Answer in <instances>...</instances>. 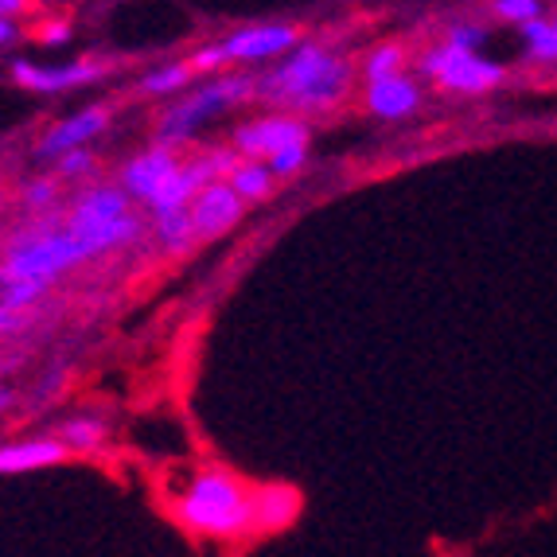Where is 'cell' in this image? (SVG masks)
Instances as JSON below:
<instances>
[{
    "label": "cell",
    "instance_id": "cell-2",
    "mask_svg": "<svg viewBox=\"0 0 557 557\" xmlns=\"http://www.w3.org/2000/svg\"><path fill=\"white\" fill-rule=\"evenodd\" d=\"M180 527L214 542L253 534V487L226 468H199L172 503Z\"/></svg>",
    "mask_w": 557,
    "mask_h": 557
},
{
    "label": "cell",
    "instance_id": "cell-12",
    "mask_svg": "<svg viewBox=\"0 0 557 557\" xmlns=\"http://www.w3.org/2000/svg\"><path fill=\"white\" fill-rule=\"evenodd\" d=\"M110 106H86V110H75L59 117L55 125H47V133L36 140V157L39 160H55L71 149H83V145H94V140L102 137L110 129Z\"/></svg>",
    "mask_w": 557,
    "mask_h": 557
},
{
    "label": "cell",
    "instance_id": "cell-25",
    "mask_svg": "<svg viewBox=\"0 0 557 557\" xmlns=\"http://www.w3.org/2000/svg\"><path fill=\"white\" fill-rule=\"evenodd\" d=\"M36 36L44 39L47 47H59L71 39V24H66V20H47L44 28H36Z\"/></svg>",
    "mask_w": 557,
    "mask_h": 557
},
{
    "label": "cell",
    "instance_id": "cell-3",
    "mask_svg": "<svg viewBox=\"0 0 557 557\" xmlns=\"http://www.w3.org/2000/svg\"><path fill=\"white\" fill-rule=\"evenodd\" d=\"M90 258L94 253L86 250V242L75 231H66L55 207V211L36 214L32 226H24V231H16L4 242V250H0V285H9V281L51 285L55 277H63V273H71Z\"/></svg>",
    "mask_w": 557,
    "mask_h": 557
},
{
    "label": "cell",
    "instance_id": "cell-14",
    "mask_svg": "<svg viewBox=\"0 0 557 557\" xmlns=\"http://www.w3.org/2000/svg\"><path fill=\"white\" fill-rule=\"evenodd\" d=\"M300 515V495L285 483H261L253 487V534H277L293 527Z\"/></svg>",
    "mask_w": 557,
    "mask_h": 557
},
{
    "label": "cell",
    "instance_id": "cell-17",
    "mask_svg": "<svg viewBox=\"0 0 557 557\" xmlns=\"http://www.w3.org/2000/svg\"><path fill=\"white\" fill-rule=\"evenodd\" d=\"M152 234H157V246L172 258L187 253L199 242L196 226H191V211L187 207H168V211H152Z\"/></svg>",
    "mask_w": 557,
    "mask_h": 557
},
{
    "label": "cell",
    "instance_id": "cell-9",
    "mask_svg": "<svg viewBox=\"0 0 557 557\" xmlns=\"http://www.w3.org/2000/svg\"><path fill=\"white\" fill-rule=\"evenodd\" d=\"M180 152L176 145H164V140H152L149 149H140L137 157H129L125 164H121V176L117 184L125 187V196L133 199V203L149 207L152 196H157L160 187L172 180V172L180 168Z\"/></svg>",
    "mask_w": 557,
    "mask_h": 557
},
{
    "label": "cell",
    "instance_id": "cell-23",
    "mask_svg": "<svg viewBox=\"0 0 557 557\" xmlns=\"http://www.w3.org/2000/svg\"><path fill=\"white\" fill-rule=\"evenodd\" d=\"M492 12L503 24H527V20L542 16V0H492Z\"/></svg>",
    "mask_w": 557,
    "mask_h": 557
},
{
    "label": "cell",
    "instance_id": "cell-1",
    "mask_svg": "<svg viewBox=\"0 0 557 557\" xmlns=\"http://www.w3.org/2000/svg\"><path fill=\"white\" fill-rule=\"evenodd\" d=\"M253 86H258V102H265L270 110L320 117L351 98L355 63L320 39H297L285 55L273 59L270 71L253 78Z\"/></svg>",
    "mask_w": 557,
    "mask_h": 557
},
{
    "label": "cell",
    "instance_id": "cell-18",
    "mask_svg": "<svg viewBox=\"0 0 557 557\" xmlns=\"http://www.w3.org/2000/svg\"><path fill=\"white\" fill-rule=\"evenodd\" d=\"M519 36H522V51H527L530 63L557 66V32H554V20H546V16L527 20V24H519Z\"/></svg>",
    "mask_w": 557,
    "mask_h": 557
},
{
    "label": "cell",
    "instance_id": "cell-26",
    "mask_svg": "<svg viewBox=\"0 0 557 557\" xmlns=\"http://www.w3.org/2000/svg\"><path fill=\"white\" fill-rule=\"evenodd\" d=\"M20 39V16H0V51Z\"/></svg>",
    "mask_w": 557,
    "mask_h": 557
},
{
    "label": "cell",
    "instance_id": "cell-28",
    "mask_svg": "<svg viewBox=\"0 0 557 557\" xmlns=\"http://www.w3.org/2000/svg\"><path fill=\"white\" fill-rule=\"evenodd\" d=\"M9 406H12V391H0V413H4Z\"/></svg>",
    "mask_w": 557,
    "mask_h": 557
},
{
    "label": "cell",
    "instance_id": "cell-27",
    "mask_svg": "<svg viewBox=\"0 0 557 557\" xmlns=\"http://www.w3.org/2000/svg\"><path fill=\"white\" fill-rule=\"evenodd\" d=\"M36 9V0H0V16H24Z\"/></svg>",
    "mask_w": 557,
    "mask_h": 557
},
{
    "label": "cell",
    "instance_id": "cell-19",
    "mask_svg": "<svg viewBox=\"0 0 557 557\" xmlns=\"http://www.w3.org/2000/svg\"><path fill=\"white\" fill-rule=\"evenodd\" d=\"M196 78L191 63L187 59H176V63H164V66H152L149 75L140 78V94H149V98H176L180 90H187Z\"/></svg>",
    "mask_w": 557,
    "mask_h": 557
},
{
    "label": "cell",
    "instance_id": "cell-4",
    "mask_svg": "<svg viewBox=\"0 0 557 557\" xmlns=\"http://www.w3.org/2000/svg\"><path fill=\"white\" fill-rule=\"evenodd\" d=\"M66 231H75L78 238L86 242V250L94 258H102L110 250H121V246H133L140 238V214L137 203L125 196L121 184H90L83 187L71 203L59 211Z\"/></svg>",
    "mask_w": 557,
    "mask_h": 557
},
{
    "label": "cell",
    "instance_id": "cell-29",
    "mask_svg": "<svg viewBox=\"0 0 557 557\" xmlns=\"http://www.w3.org/2000/svg\"><path fill=\"white\" fill-rule=\"evenodd\" d=\"M51 4H66V0H36V9H51Z\"/></svg>",
    "mask_w": 557,
    "mask_h": 557
},
{
    "label": "cell",
    "instance_id": "cell-30",
    "mask_svg": "<svg viewBox=\"0 0 557 557\" xmlns=\"http://www.w3.org/2000/svg\"><path fill=\"white\" fill-rule=\"evenodd\" d=\"M554 32H557V16H554Z\"/></svg>",
    "mask_w": 557,
    "mask_h": 557
},
{
    "label": "cell",
    "instance_id": "cell-7",
    "mask_svg": "<svg viewBox=\"0 0 557 557\" xmlns=\"http://www.w3.org/2000/svg\"><path fill=\"white\" fill-rule=\"evenodd\" d=\"M421 75L429 83H437L445 94H465V98H475V94H487L503 83V71L495 59L483 55V47L472 44H456V39H441L421 55Z\"/></svg>",
    "mask_w": 557,
    "mask_h": 557
},
{
    "label": "cell",
    "instance_id": "cell-16",
    "mask_svg": "<svg viewBox=\"0 0 557 557\" xmlns=\"http://www.w3.org/2000/svg\"><path fill=\"white\" fill-rule=\"evenodd\" d=\"M223 180L238 191L242 199H246V207L265 203V199L273 196V184H277L273 168L265 164V160H253V157H234V164L226 168Z\"/></svg>",
    "mask_w": 557,
    "mask_h": 557
},
{
    "label": "cell",
    "instance_id": "cell-11",
    "mask_svg": "<svg viewBox=\"0 0 557 557\" xmlns=\"http://www.w3.org/2000/svg\"><path fill=\"white\" fill-rule=\"evenodd\" d=\"M187 211H191V226H196L199 242L223 238V234H231L234 226L242 223L246 199L219 176V180H211V184L199 187L196 196H191V203H187Z\"/></svg>",
    "mask_w": 557,
    "mask_h": 557
},
{
    "label": "cell",
    "instance_id": "cell-22",
    "mask_svg": "<svg viewBox=\"0 0 557 557\" xmlns=\"http://www.w3.org/2000/svg\"><path fill=\"white\" fill-rule=\"evenodd\" d=\"M394 71H406V47L401 44H379L371 55L362 59V78L394 75Z\"/></svg>",
    "mask_w": 557,
    "mask_h": 557
},
{
    "label": "cell",
    "instance_id": "cell-21",
    "mask_svg": "<svg viewBox=\"0 0 557 557\" xmlns=\"http://www.w3.org/2000/svg\"><path fill=\"white\" fill-rule=\"evenodd\" d=\"M59 191H63V180H59V172L28 180V184H24V207H28L32 214L55 211V207H59Z\"/></svg>",
    "mask_w": 557,
    "mask_h": 557
},
{
    "label": "cell",
    "instance_id": "cell-8",
    "mask_svg": "<svg viewBox=\"0 0 557 557\" xmlns=\"http://www.w3.org/2000/svg\"><path fill=\"white\" fill-rule=\"evenodd\" d=\"M297 39H300V32L293 28V24H250V28H238L226 39H219V44H214V55H219L223 71L226 66H261L285 55Z\"/></svg>",
    "mask_w": 557,
    "mask_h": 557
},
{
    "label": "cell",
    "instance_id": "cell-15",
    "mask_svg": "<svg viewBox=\"0 0 557 557\" xmlns=\"http://www.w3.org/2000/svg\"><path fill=\"white\" fill-rule=\"evenodd\" d=\"M59 460H66V445L59 437H24L0 445V475L39 472V468H51Z\"/></svg>",
    "mask_w": 557,
    "mask_h": 557
},
{
    "label": "cell",
    "instance_id": "cell-10",
    "mask_svg": "<svg viewBox=\"0 0 557 557\" xmlns=\"http://www.w3.org/2000/svg\"><path fill=\"white\" fill-rule=\"evenodd\" d=\"M12 78H16V86H24L32 94H66L106 78V66L98 59H71V63H28V59H16L12 63Z\"/></svg>",
    "mask_w": 557,
    "mask_h": 557
},
{
    "label": "cell",
    "instance_id": "cell-13",
    "mask_svg": "<svg viewBox=\"0 0 557 557\" xmlns=\"http://www.w3.org/2000/svg\"><path fill=\"white\" fill-rule=\"evenodd\" d=\"M362 106L382 121H406L421 110V86L409 71L362 78Z\"/></svg>",
    "mask_w": 557,
    "mask_h": 557
},
{
    "label": "cell",
    "instance_id": "cell-20",
    "mask_svg": "<svg viewBox=\"0 0 557 557\" xmlns=\"http://www.w3.org/2000/svg\"><path fill=\"white\" fill-rule=\"evenodd\" d=\"M59 441L66 445V453H94L106 445V425L98 418H71L59 425Z\"/></svg>",
    "mask_w": 557,
    "mask_h": 557
},
{
    "label": "cell",
    "instance_id": "cell-24",
    "mask_svg": "<svg viewBox=\"0 0 557 557\" xmlns=\"http://www.w3.org/2000/svg\"><path fill=\"white\" fill-rule=\"evenodd\" d=\"M94 164H98V160L90 157V145H83V149H71V152H63V157H55L59 180H83V176H90Z\"/></svg>",
    "mask_w": 557,
    "mask_h": 557
},
{
    "label": "cell",
    "instance_id": "cell-5",
    "mask_svg": "<svg viewBox=\"0 0 557 557\" xmlns=\"http://www.w3.org/2000/svg\"><path fill=\"white\" fill-rule=\"evenodd\" d=\"M258 102V86L253 75H219L207 78L203 86H187L176 94V102H168L157 117V140L164 145H187L211 125V121L226 117L231 110Z\"/></svg>",
    "mask_w": 557,
    "mask_h": 557
},
{
    "label": "cell",
    "instance_id": "cell-6",
    "mask_svg": "<svg viewBox=\"0 0 557 557\" xmlns=\"http://www.w3.org/2000/svg\"><path fill=\"white\" fill-rule=\"evenodd\" d=\"M231 145L238 157L265 160L277 180L297 176L308 160V121L297 117V113L270 110L261 113V117L242 121L238 129H234Z\"/></svg>",
    "mask_w": 557,
    "mask_h": 557
}]
</instances>
